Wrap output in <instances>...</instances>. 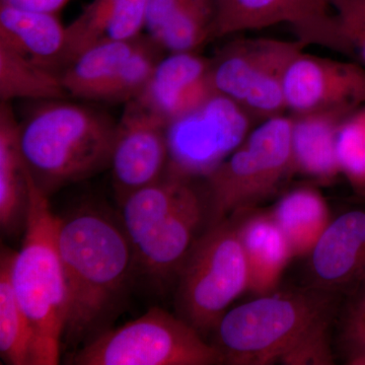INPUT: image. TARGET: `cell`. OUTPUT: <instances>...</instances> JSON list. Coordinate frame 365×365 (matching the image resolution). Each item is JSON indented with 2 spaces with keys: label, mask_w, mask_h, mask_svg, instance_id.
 <instances>
[{
  "label": "cell",
  "mask_w": 365,
  "mask_h": 365,
  "mask_svg": "<svg viewBox=\"0 0 365 365\" xmlns=\"http://www.w3.org/2000/svg\"><path fill=\"white\" fill-rule=\"evenodd\" d=\"M316 289L353 292L365 281V207L333 217L309 254Z\"/></svg>",
  "instance_id": "cell-13"
},
{
  "label": "cell",
  "mask_w": 365,
  "mask_h": 365,
  "mask_svg": "<svg viewBox=\"0 0 365 365\" xmlns=\"http://www.w3.org/2000/svg\"><path fill=\"white\" fill-rule=\"evenodd\" d=\"M287 25L297 40L352 56L330 0H222L215 37Z\"/></svg>",
  "instance_id": "cell-10"
},
{
  "label": "cell",
  "mask_w": 365,
  "mask_h": 365,
  "mask_svg": "<svg viewBox=\"0 0 365 365\" xmlns=\"http://www.w3.org/2000/svg\"><path fill=\"white\" fill-rule=\"evenodd\" d=\"M346 364L349 365H365V350H359L346 354Z\"/></svg>",
  "instance_id": "cell-34"
},
{
  "label": "cell",
  "mask_w": 365,
  "mask_h": 365,
  "mask_svg": "<svg viewBox=\"0 0 365 365\" xmlns=\"http://www.w3.org/2000/svg\"><path fill=\"white\" fill-rule=\"evenodd\" d=\"M163 50L150 36H143L136 49L98 93L97 101L126 103L135 100L150 83Z\"/></svg>",
  "instance_id": "cell-27"
},
{
  "label": "cell",
  "mask_w": 365,
  "mask_h": 365,
  "mask_svg": "<svg viewBox=\"0 0 365 365\" xmlns=\"http://www.w3.org/2000/svg\"><path fill=\"white\" fill-rule=\"evenodd\" d=\"M141 37L102 43L78 55L60 72L68 96L97 101L98 93L136 49Z\"/></svg>",
  "instance_id": "cell-22"
},
{
  "label": "cell",
  "mask_w": 365,
  "mask_h": 365,
  "mask_svg": "<svg viewBox=\"0 0 365 365\" xmlns=\"http://www.w3.org/2000/svg\"><path fill=\"white\" fill-rule=\"evenodd\" d=\"M204 222L203 196L191 185L176 207L133 247L136 267L157 280L178 274Z\"/></svg>",
  "instance_id": "cell-14"
},
{
  "label": "cell",
  "mask_w": 365,
  "mask_h": 365,
  "mask_svg": "<svg viewBox=\"0 0 365 365\" xmlns=\"http://www.w3.org/2000/svg\"><path fill=\"white\" fill-rule=\"evenodd\" d=\"M68 96L58 71L0 44V100H62Z\"/></svg>",
  "instance_id": "cell-23"
},
{
  "label": "cell",
  "mask_w": 365,
  "mask_h": 365,
  "mask_svg": "<svg viewBox=\"0 0 365 365\" xmlns=\"http://www.w3.org/2000/svg\"><path fill=\"white\" fill-rule=\"evenodd\" d=\"M58 249L66 278V346L88 342L104 332L126 292L135 266L121 223L91 208L59 217Z\"/></svg>",
  "instance_id": "cell-1"
},
{
  "label": "cell",
  "mask_w": 365,
  "mask_h": 365,
  "mask_svg": "<svg viewBox=\"0 0 365 365\" xmlns=\"http://www.w3.org/2000/svg\"><path fill=\"white\" fill-rule=\"evenodd\" d=\"M297 52L284 76L290 116L309 113H351L365 105V68L353 62Z\"/></svg>",
  "instance_id": "cell-11"
},
{
  "label": "cell",
  "mask_w": 365,
  "mask_h": 365,
  "mask_svg": "<svg viewBox=\"0 0 365 365\" xmlns=\"http://www.w3.org/2000/svg\"><path fill=\"white\" fill-rule=\"evenodd\" d=\"M186 1L187 0H148L145 21L148 36L153 39L175 11Z\"/></svg>",
  "instance_id": "cell-32"
},
{
  "label": "cell",
  "mask_w": 365,
  "mask_h": 365,
  "mask_svg": "<svg viewBox=\"0 0 365 365\" xmlns=\"http://www.w3.org/2000/svg\"><path fill=\"white\" fill-rule=\"evenodd\" d=\"M76 365L222 364L215 344L181 317L153 307L140 318L105 330L72 356Z\"/></svg>",
  "instance_id": "cell-7"
},
{
  "label": "cell",
  "mask_w": 365,
  "mask_h": 365,
  "mask_svg": "<svg viewBox=\"0 0 365 365\" xmlns=\"http://www.w3.org/2000/svg\"><path fill=\"white\" fill-rule=\"evenodd\" d=\"M146 6L148 0H93L66 26L60 69L93 46L140 37L145 30Z\"/></svg>",
  "instance_id": "cell-16"
},
{
  "label": "cell",
  "mask_w": 365,
  "mask_h": 365,
  "mask_svg": "<svg viewBox=\"0 0 365 365\" xmlns=\"http://www.w3.org/2000/svg\"><path fill=\"white\" fill-rule=\"evenodd\" d=\"M69 0H0V4L34 11V13L56 14Z\"/></svg>",
  "instance_id": "cell-33"
},
{
  "label": "cell",
  "mask_w": 365,
  "mask_h": 365,
  "mask_svg": "<svg viewBox=\"0 0 365 365\" xmlns=\"http://www.w3.org/2000/svg\"><path fill=\"white\" fill-rule=\"evenodd\" d=\"M249 268V292L258 297L276 292L294 258L289 242L270 212L246 210L232 217Z\"/></svg>",
  "instance_id": "cell-17"
},
{
  "label": "cell",
  "mask_w": 365,
  "mask_h": 365,
  "mask_svg": "<svg viewBox=\"0 0 365 365\" xmlns=\"http://www.w3.org/2000/svg\"><path fill=\"white\" fill-rule=\"evenodd\" d=\"M340 175L365 197V105L341 122L336 144Z\"/></svg>",
  "instance_id": "cell-28"
},
{
  "label": "cell",
  "mask_w": 365,
  "mask_h": 365,
  "mask_svg": "<svg viewBox=\"0 0 365 365\" xmlns=\"http://www.w3.org/2000/svg\"><path fill=\"white\" fill-rule=\"evenodd\" d=\"M66 41V26L56 14L0 4V44L60 73Z\"/></svg>",
  "instance_id": "cell-19"
},
{
  "label": "cell",
  "mask_w": 365,
  "mask_h": 365,
  "mask_svg": "<svg viewBox=\"0 0 365 365\" xmlns=\"http://www.w3.org/2000/svg\"><path fill=\"white\" fill-rule=\"evenodd\" d=\"M215 1H216V4H217V6H218V4H220V2L222 1V0H215Z\"/></svg>",
  "instance_id": "cell-35"
},
{
  "label": "cell",
  "mask_w": 365,
  "mask_h": 365,
  "mask_svg": "<svg viewBox=\"0 0 365 365\" xmlns=\"http://www.w3.org/2000/svg\"><path fill=\"white\" fill-rule=\"evenodd\" d=\"M116 126L104 113L64 98L41 102L19 128L34 182L49 196L110 167Z\"/></svg>",
  "instance_id": "cell-2"
},
{
  "label": "cell",
  "mask_w": 365,
  "mask_h": 365,
  "mask_svg": "<svg viewBox=\"0 0 365 365\" xmlns=\"http://www.w3.org/2000/svg\"><path fill=\"white\" fill-rule=\"evenodd\" d=\"M191 181L165 175L162 179L127 196L120 203L121 225L132 249L176 207Z\"/></svg>",
  "instance_id": "cell-24"
},
{
  "label": "cell",
  "mask_w": 365,
  "mask_h": 365,
  "mask_svg": "<svg viewBox=\"0 0 365 365\" xmlns=\"http://www.w3.org/2000/svg\"><path fill=\"white\" fill-rule=\"evenodd\" d=\"M13 253L2 249L0 258V355L6 364L33 365L32 327L11 282Z\"/></svg>",
  "instance_id": "cell-25"
},
{
  "label": "cell",
  "mask_w": 365,
  "mask_h": 365,
  "mask_svg": "<svg viewBox=\"0 0 365 365\" xmlns=\"http://www.w3.org/2000/svg\"><path fill=\"white\" fill-rule=\"evenodd\" d=\"M284 365H330L334 356L330 343V316L319 319L299 336L281 355Z\"/></svg>",
  "instance_id": "cell-29"
},
{
  "label": "cell",
  "mask_w": 365,
  "mask_h": 365,
  "mask_svg": "<svg viewBox=\"0 0 365 365\" xmlns=\"http://www.w3.org/2000/svg\"><path fill=\"white\" fill-rule=\"evenodd\" d=\"M346 354L365 350V281L351 292L341 325Z\"/></svg>",
  "instance_id": "cell-31"
},
{
  "label": "cell",
  "mask_w": 365,
  "mask_h": 365,
  "mask_svg": "<svg viewBox=\"0 0 365 365\" xmlns=\"http://www.w3.org/2000/svg\"><path fill=\"white\" fill-rule=\"evenodd\" d=\"M290 115L259 122L205 179L208 227L230 220L272 196L294 174Z\"/></svg>",
  "instance_id": "cell-5"
},
{
  "label": "cell",
  "mask_w": 365,
  "mask_h": 365,
  "mask_svg": "<svg viewBox=\"0 0 365 365\" xmlns=\"http://www.w3.org/2000/svg\"><path fill=\"white\" fill-rule=\"evenodd\" d=\"M167 123L137 100L126 103L116 133L110 168L119 203L158 182L168 168Z\"/></svg>",
  "instance_id": "cell-12"
},
{
  "label": "cell",
  "mask_w": 365,
  "mask_h": 365,
  "mask_svg": "<svg viewBox=\"0 0 365 365\" xmlns=\"http://www.w3.org/2000/svg\"><path fill=\"white\" fill-rule=\"evenodd\" d=\"M210 58L198 52L168 53L135 100L169 124L215 95Z\"/></svg>",
  "instance_id": "cell-15"
},
{
  "label": "cell",
  "mask_w": 365,
  "mask_h": 365,
  "mask_svg": "<svg viewBox=\"0 0 365 365\" xmlns=\"http://www.w3.org/2000/svg\"><path fill=\"white\" fill-rule=\"evenodd\" d=\"M177 275L178 316L203 336L213 332L230 307L249 290L248 263L235 220L207 227Z\"/></svg>",
  "instance_id": "cell-6"
},
{
  "label": "cell",
  "mask_w": 365,
  "mask_h": 365,
  "mask_svg": "<svg viewBox=\"0 0 365 365\" xmlns=\"http://www.w3.org/2000/svg\"><path fill=\"white\" fill-rule=\"evenodd\" d=\"M349 114L329 111L292 116L294 173L322 184H330L340 176L336 144L341 122Z\"/></svg>",
  "instance_id": "cell-18"
},
{
  "label": "cell",
  "mask_w": 365,
  "mask_h": 365,
  "mask_svg": "<svg viewBox=\"0 0 365 365\" xmlns=\"http://www.w3.org/2000/svg\"><path fill=\"white\" fill-rule=\"evenodd\" d=\"M307 47L299 40L230 41L210 58L213 90L242 106L258 123L287 114L285 72L292 57Z\"/></svg>",
  "instance_id": "cell-8"
},
{
  "label": "cell",
  "mask_w": 365,
  "mask_h": 365,
  "mask_svg": "<svg viewBox=\"0 0 365 365\" xmlns=\"http://www.w3.org/2000/svg\"><path fill=\"white\" fill-rule=\"evenodd\" d=\"M26 179L25 237L20 251L13 253L11 282L32 327L33 365H56L67 314L66 278L58 249L59 217L29 170Z\"/></svg>",
  "instance_id": "cell-3"
},
{
  "label": "cell",
  "mask_w": 365,
  "mask_h": 365,
  "mask_svg": "<svg viewBox=\"0 0 365 365\" xmlns=\"http://www.w3.org/2000/svg\"><path fill=\"white\" fill-rule=\"evenodd\" d=\"M20 122L9 103L0 105V225L6 234L25 227L28 179L19 139Z\"/></svg>",
  "instance_id": "cell-20"
},
{
  "label": "cell",
  "mask_w": 365,
  "mask_h": 365,
  "mask_svg": "<svg viewBox=\"0 0 365 365\" xmlns=\"http://www.w3.org/2000/svg\"><path fill=\"white\" fill-rule=\"evenodd\" d=\"M257 124L242 106L215 93L167 125L165 175L191 182L205 179L244 143Z\"/></svg>",
  "instance_id": "cell-9"
},
{
  "label": "cell",
  "mask_w": 365,
  "mask_h": 365,
  "mask_svg": "<svg viewBox=\"0 0 365 365\" xmlns=\"http://www.w3.org/2000/svg\"><path fill=\"white\" fill-rule=\"evenodd\" d=\"M352 55L365 64V0H330Z\"/></svg>",
  "instance_id": "cell-30"
},
{
  "label": "cell",
  "mask_w": 365,
  "mask_h": 365,
  "mask_svg": "<svg viewBox=\"0 0 365 365\" xmlns=\"http://www.w3.org/2000/svg\"><path fill=\"white\" fill-rule=\"evenodd\" d=\"M269 212L287 237L294 257L309 256L333 220L321 192L309 186L290 190Z\"/></svg>",
  "instance_id": "cell-21"
},
{
  "label": "cell",
  "mask_w": 365,
  "mask_h": 365,
  "mask_svg": "<svg viewBox=\"0 0 365 365\" xmlns=\"http://www.w3.org/2000/svg\"><path fill=\"white\" fill-rule=\"evenodd\" d=\"M330 314L328 292L276 290L228 309L213 331L215 345L223 364H273L309 327Z\"/></svg>",
  "instance_id": "cell-4"
},
{
  "label": "cell",
  "mask_w": 365,
  "mask_h": 365,
  "mask_svg": "<svg viewBox=\"0 0 365 365\" xmlns=\"http://www.w3.org/2000/svg\"><path fill=\"white\" fill-rule=\"evenodd\" d=\"M216 18L215 0H187L153 40L168 53L198 52L215 37Z\"/></svg>",
  "instance_id": "cell-26"
}]
</instances>
